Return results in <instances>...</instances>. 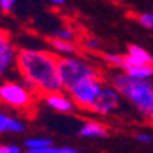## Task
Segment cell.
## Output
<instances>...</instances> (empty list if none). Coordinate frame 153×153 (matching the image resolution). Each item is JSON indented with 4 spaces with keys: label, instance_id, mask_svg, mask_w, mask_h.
<instances>
[{
    "label": "cell",
    "instance_id": "cell-7",
    "mask_svg": "<svg viewBox=\"0 0 153 153\" xmlns=\"http://www.w3.org/2000/svg\"><path fill=\"white\" fill-rule=\"evenodd\" d=\"M43 103L58 113H63V115H68V113H74L76 110V106L72 101V98L69 95L63 92H57V94H51V95H46L42 98Z\"/></svg>",
    "mask_w": 153,
    "mask_h": 153
},
{
    "label": "cell",
    "instance_id": "cell-4",
    "mask_svg": "<svg viewBox=\"0 0 153 153\" xmlns=\"http://www.w3.org/2000/svg\"><path fill=\"white\" fill-rule=\"evenodd\" d=\"M37 95L23 81L3 80L0 83V104L22 113H29L35 107Z\"/></svg>",
    "mask_w": 153,
    "mask_h": 153
},
{
    "label": "cell",
    "instance_id": "cell-17",
    "mask_svg": "<svg viewBox=\"0 0 153 153\" xmlns=\"http://www.w3.org/2000/svg\"><path fill=\"white\" fill-rule=\"evenodd\" d=\"M100 46H101V43H100L98 38H95V37H87V38H84L83 43H81V48L86 49L87 52H92V54L98 52Z\"/></svg>",
    "mask_w": 153,
    "mask_h": 153
},
{
    "label": "cell",
    "instance_id": "cell-6",
    "mask_svg": "<svg viewBox=\"0 0 153 153\" xmlns=\"http://www.w3.org/2000/svg\"><path fill=\"white\" fill-rule=\"evenodd\" d=\"M121 103L123 97L120 95V92L117 89H113L110 84H104L103 91L95 100L92 107L89 109V112L100 115V117H109V115H113L121 109Z\"/></svg>",
    "mask_w": 153,
    "mask_h": 153
},
{
    "label": "cell",
    "instance_id": "cell-5",
    "mask_svg": "<svg viewBox=\"0 0 153 153\" xmlns=\"http://www.w3.org/2000/svg\"><path fill=\"white\" fill-rule=\"evenodd\" d=\"M103 87H104L103 78H86L76 83L74 87H71L68 91V95L72 98L76 109L89 112V109L92 107L95 100L103 91Z\"/></svg>",
    "mask_w": 153,
    "mask_h": 153
},
{
    "label": "cell",
    "instance_id": "cell-21",
    "mask_svg": "<svg viewBox=\"0 0 153 153\" xmlns=\"http://www.w3.org/2000/svg\"><path fill=\"white\" fill-rule=\"evenodd\" d=\"M0 153H23V149L17 144H8L0 146Z\"/></svg>",
    "mask_w": 153,
    "mask_h": 153
},
{
    "label": "cell",
    "instance_id": "cell-24",
    "mask_svg": "<svg viewBox=\"0 0 153 153\" xmlns=\"http://www.w3.org/2000/svg\"><path fill=\"white\" fill-rule=\"evenodd\" d=\"M48 2L52 5V6H61V5L66 3V0H48Z\"/></svg>",
    "mask_w": 153,
    "mask_h": 153
},
{
    "label": "cell",
    "instance_id": "cell-8",
    "mask_svg": "<svg viewBox=\"0 0 153 153\" xmlns=\"http://www.w3.org/2000/svg\"><path fill=\"white\" fill-rule=\"evenodd\" d=\"M126 65L127 68H133V66H144V65H153V54H150L149 51L144 48L138 46V45H129L126 51Z\"/></svg>",
    "mask_w": 153,
    "mask_h": 153
},
{
    "label": "cell",
    "instance_id": "cell-14",
    "mask_svg": "<svg viewBox=\"0 0 153 153\" xmlns=\"http://www.w3.org/2000/svg\"><path fill=\"white\" fill-rule=\"evenodd\" d=\"M54 141L51 138H43V136H35V138H28L25 141V149L26 150H34V149H45L51 147Z\"/></svg>",
    "mask_w": 153,
    "mask_h": 153
},
{
    "label": "cell",
    "instance_id": "cell-9",
    "mask_svg": "<svg viewBox=\"0 0 153 153\" xmlns=\"http://www.w3.org/2000/svg\"><path fill=\"white\" fill-rule=\"evenodd\" d=\"M26 130H28V126L22 118L0 110V135H3V133L22 135Z\"/></svg>",
    "mask_w": 153,
    "mask_h": 153
},
{
    "label": "cell",
    "instance_id": "cell-20",
    "mask_svg": "<svg viewBox=\"0 0 153 153\" xmlns=\"http://www.w3.org/2000/svg\"><path fill=\"white\" fill-rule=\"evenodd\" d=\"M135 139L141 144H150V143H153V135L147 133V132H139L135 135Z\"/></svg>",
    "mask_w": 153,
    "mask_h": 153
},
{
    "label": "cell",
    "instance_id": "cell-23",
    "mask_svg": "<svg viewBox=\"0 0 153 153\" xmlns=\"http://www.w3.org/2000/svg\"><path fill=\"white\" fill-rule=\"evenodd\" d=\"M58 153H83V152L72 149V147H58Z\"/></svg>",
    "mask_w": 153,
    "mask_h": 153
},
{
    "label": "cell",
    "instance_id": "cell-10",
    "mask_svg": "<svg viewBox=\"0 0 153 153\" xmlns=\"http://www.w3.org/2000/svg\"><path fill=\"white\" fill-rule=\"evenodd\" d=\"M52 52L57 54L58 57H75L80 55L81 46L76 42H66V40H58V38H49L48 40Z\"/></svg>",
    "mask_w": 153,
    "mask_h": 153
},
{
    "label": "cell",
    "instance_id": "cell-11",
    "mask_svg": "<svg viewBox=\"0 0 153 153\" xmlns=\"http://www.w3.org/2000/svg\"><path fill=\"white\" fill-rule=\"evenodd\" d=\"M109 133V127L101 123V121H94L89 120L81 124L78 129V135L81 138H89V139H98V138H104Z\"/></svg>",
    "mask_w": 153,
    "mask_h": 153
},
{
    "label": "cell",
    "instance_id": "cell-18",
    "mask_svg": "<svg viewBox=\"0 0 153 153\" xmlns=\"http://www.w3.org/2000/svg\"><path fill=\"white\" fill-rule=\"evenodd\" d=\"M138 23L146 29H153V12H143L136 16Z\"/></svg>",
    "mask_w": 153,
    "mask_h": 153
},
{
    "label": "cell",
    "instance_id": "cell-22",
    "mask_svg": "<svg viewBox=\"0 0 153 153\" xmlns=\"http://www.w3.org/2000/svg\"><path fill=\"white\" fill-rule=\"evenodd\" d=\"M25 153H58V147H45V149H34V150H26Z\"/></svg>",
    "mask_w": 153,
    "mask_h": 153
},
{
    "label": "cell",
    "instance_id": "cell-1",
    "mask_svg": "<svg viewBox=\"0 0 153 153\" xmlns=\"http://www.w3.org/2000/svg\"><path fill=\"white\" fill-rule=\"evenodd\" d=\"M58 55L48 49L19 48L16 57V71L22 81L37 97L63 92L58 75Z\"/></svg>",
    "mask_w": 153,
    "mask_h": 153
},
{
    "label": "cell",
    "instance_id": "cell-12",
    "mask_svg": "<svg viewBox=\"0 0 153 153\" xmlns=\"http://www.w3.org/2000/svg\"><path fill=\"white\" fill-rule=\"evenodd\" d=\"M129 76L136 80H153V65H144V66H133L124 71Z\"/></svg>",
    "mask_w": 153,
    "mask_h": 153
},
{
    "label": "cell",
    "instance_id": "cell-25",
    "mask_svg": "<svg viewBox=\"0 0 153 153\" xmlns=\"http://www.w3.org/2000/svg\"><path fill=\"white\" fill-rule=\"evenodd\" d=\"M149 121H150V124L153 126V110H152V113H150V117H149Z\"/></svg>",
    "mask_w": 153,
    "mask_h": 153
},
{
    "label": "cell",
    "instance_id": "cell-2",
    "mask_svg": "<svg viewBox=\"0 0 153 153\" xmlns=\"http://www.w3.org/2000/svg\"><path fill=\"white\" fill-rule=\"evenodd\" d=\"M110 86L136 109L138 113L149 120L153 110V80H136L123 71L110 75Z\"/></svg>",
    "mask_w": 153,
    "mask_h": 153
},
{
    "label": "cell",
    "instance_id": "cell-3",
    "mask_svg": "<svg viewBox=\"0 0 153 153\" xmlns=\"http://www.w3.org/2000/svg\"><path fill=\"white\" fill-rule=\"evenodd\" d=\"M58 75L63 84V91L68 92L71 87L86 78H103L100 66L83 55L60 57L58 58Z\"/></svg>",
    "mask_w": 153,
    "mask_h": 153
},
{
    "label": "cell",
    "instance_id": "cell-19",
    "mask_svg": "<svg viewBox=\"0 0 153 153\" xmlns=\"http://www.w3.org/2000/svg\"><path fill=\"white\" fill-rule=\"evenodd\" d=\"M17 0H0V11L2 12H12L16 9Z\"/></svg>",
    "mask_w": 153,
    "mask_h": 153
},
{
    "label": "cell",
    "instance_id": "cell-16",
    "mask_svg": "<svg viewBox=\"0 0 153 153\" xmlns=\"http://www.w3.org/2000/svg\"><path fill=\"white\" fill-rule=\"evenodd\" d=\"M12 48H16V46L12 45L9 34L5 29L0 28V55H3L5 52H8V51L12 49Z\"/></svg>",
    "mask_w": 153,
    "mask_h": 153
},
{
    "label": "cell",
    "instance_id": "cell-15",
    "mask_svg": "<svg viewBox=\"0 0 153 153\" xmlns=\"http://www.w3.org/2000/svg\"><path fill=\"white\" fill-rule=\"evenodd\" d=\"M52 37L58 40H66V42H75L76 40V31L69 26H60L52 31Z\"/></svg>",
    "mask_w": 153,
    "mask_h": 153
},
{
    "label": "cell",
    "instance_id": "cell-13",
    "mask_svg": "<svg viewBox=\"0 0 153 153\" xmlns=\"http://www.w3.org/2000/svg\"><path fill=\"white\" fill-rule=\"evenodd\" d=\"M101 58H103L106 61V65L109 68H113L117 71H126L127 65H126V57L124 54H110V52H104L103 55H101Z\"/></svg>",
    "mask_w": 153,
    "mask_h": 153
}]
</instances>
